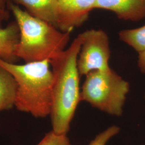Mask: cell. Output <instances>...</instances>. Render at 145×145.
<instances>
[{
    "mask_svg": "<svg viewBox=\"0 0 145 145\" xmlns=\"http://www.w3.org/2000/svg\"><path fill=\"white\" fill-rule=\"evenodd\" d=\"M81 45L78 58L81 76L93 71L110 68V47L108 34L101 29H90L80 33Z\"/></svg>",
    "mask_w": 145,
    "mask_h": 145,
    "instance_id": "obj_5",
    "label": "cell"
},
{
    "mask_svg": "<svg viewBox=\"0 0 145 145\" xmlns=\"http://www.w3.org/2000/svg\"><path fill=\"white\" fill-rule=\"evenodd\" d=\"M36 145H72L67 135H60L52 130L47 133Z\"/></svg>",
    "mask_w": 145,
    "mask_h": 145,
    "instance_id": "obj_12",
    "label": "cell"
},
{
    "mask_svg": "<svg viewBox=\"0 0 145 145\" xmlns=\"http://www.w3.org/2000/svg\"><path fill=\"white\" fill-rule=\"evenodd\" d=\"M97 0H59L57 27L64 32H71L87 21Z\"/></svg>",
    "mask_w": 145,
    "mask_h": 145,
    "instance_id": "obj_6",
    "label": "cell"
},
{
    "mask_svg": "<svg viewBox=\"0 0 145 145\" xmlns=\"http://www.w3.org/2000/svg\"><path fill=\"white\" fill-rule=\"evenodd\" d=\"M138 66L141 72L145 74V51L139 53Z\"/></svg>",
    "mask_w": 145,
    "mask_h": 145,
    "instance_id": "obj_14",
    "label": "cell"
},
{
    "mask_svg": "<svg viewBox=\"0 0 145 145\" xmlns=\"http://www.w3.org/2000/svg\"><path fill=\"white\" fill-rule=\"evenodd\" d=\"M81 40L78 36L70 46L50 60L53 75L50 117L52 131L67 135L81 101L78 58Z\"/></svg>",
    "mask_w": 145,
    "mask_h": 145,
    "instance_id": "obj_1",
    "label": "cell"
},
{
    "mask_svg": "<svg viewBox=\"0 0 145 145\" xmlns=\"http://www.w3.org/2000/svg\"><path fill=\"white\" fill-rule=\"evenodd\" d=\"M95 9L112 11L125 21L137 22L145 18V0H97Z\"/></svg>",
    "mask_w": 145,
    "mask_h": 145,
    "instance_id": "obj_7",
    "label": "cell"
},
{
    "mask_svg": "<svg viewBox=\"0 0 145 145\" xmlns=\"http://www.w3.org/2000/svg\"><path fill=\"white\" fill-rule=\"evenodd\" d=\"M0 66L10 73L17 83L16 109L36 118L50 115L53 75L49 60L17 65L0 58Z\"/></svg>",
    "mask_w": 145,
    "mask_h": 145,
    "instance_id": "obj_2",
    "label": "cell"
},
{
    "mask_svg": "<svg viewBox=\"0 0 145 145\" xmlns=\"http://www.w3.org/2000/svg\"><path fill=\"white\" fill-rule=\"evenodd\" d=\"M8 18H9V15H6L2 13H0V27H2V25L3 22L7 20Z\"/></svg>",
    "mask_w": 145,
    "mask_h": 145,
    "instance_id": "obj_16",
    "label": "cell"
},
{
    "mask_svg": "<svg viewBox=\"0 0 145 145\" xmlns=\"http://www.w3.org/2000/svg\"><path fill=\"white\" fill-rule=\"evenodd\" d=\"M120 131L118 126L113 125L97 135L89 145H106L109 140L118 135Z\"/></svg>",
    "mask_w": 145,
    "mask_h": 145,
    "instance_id": "obj_13",
    "label": "cell"
},
{
    "mask_svg": "<svg viewBox=\"0 0 145 145\" xmlns=\"http://www.w3.org/2000/svg\"><path fill=\"white\" fill-rule=\"evenodd\" d=\"M20 40V30L15 22L5 27H0V58L14 63L18 59L15 55L16 47Z\"/></svg>",
    "mask_w": 145,
    "mask_h": 145,
    "instance_id": "obj_9",
    "label": "cell"
},
{
    "mask_svg": "<svg viewBox=\"0 0 145 145\" xmlns=\"http://www.w3.org/2000/svg\"><path fill=\"white\" fill-rule=\"evenodd\" d=\"M10 0H0V13L9 15L8 11L7 10L8 5Z\"/></svg>",
    "mask_w": 145,
    "mask_h": 145,
    "instance_id": "obj_15",
    "label": "cell"
},
{
    "mask_svg": "<svg viewBox=\"0 0 145 145\" xmlns=\"http://www.w3.org/2000/svg\"><path fill=\"white\" fill-rule=\"evenodd\" d=\"M8 8L20 30V40L15 51L18 59L25 63L50 60L66 49L71 32H62L51 24L33 17L11 1Z\"/></svg>",
    "mask_w": 145,
    "mask_h": 145,
    "instance_id": "obj_3",
    "label": "cell"
},
{
    "mask_svg": "<svg viewBox=\"0 0 145 145\" xmlns=\"http://www.w3.org/2000/svg\"><path fill=\"white\" fill-rule=\"evenodd\" d=\"M17 83L10 72L0 66V111L15 106Z\"/></svg>",
    "mask_w": 145,
    "mask_h": 145,
    "instance_id": "obj_10",
    "label": "cell"
},
{
    "mask_svg": "<svg viewBox=\"0 0 145 145\" xmlns=\"http://www.w3.org/2000/svg\"><path fill=\"white\" fill-rule=\"evenodd\" d=\"M22 6L30 15L57 27L59 0H10Z\"/></svg>",
    "mask_w": 145,
    "mask_h": 145,
    "instance_id": "obj_8",
    "label": "cell"
},
{
    "mask_svg": "<svg viewBox=\"0 0 145 145\" xmlns=\"http://www.w3.org/2000/svg\"><path fill=\"white\" fill-rule=\"evenodd\" d=\"M119 39L132 47L138 53L145 51V25L138 28L121 30Z\"/></svg>",
    "mask_w": 145,
    "mask_h": 145,
    "instance_id": "obj_11",
    "label": "cell"
},
{
    "mask_svg": "<svg viewBox=\"0 0 145 145\" xmlns=\"http://www.w3.org/2000/svg\"><path fill=\"white\" fill-rule=\"evenodd\" d=\"M129 83L111 68L86 75L81 101L108 114L120 117L130 91Z\"/></svg>",
    "mask_w": 145,
    "mask_h": 145,
    "instance_id": "obj_4",
    "label": "cell"
}]
</instances>
